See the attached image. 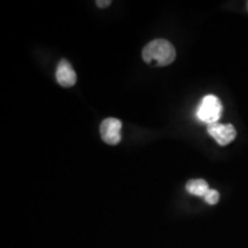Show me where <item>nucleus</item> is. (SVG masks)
<instances>
[{
  "label": "nucleus",
  "mask_w": 248,
  "mask_h": 248,
  "mask_svg": "<svg viewBox=\"0 0 248 248\" xmlns=\"http://www.w3.org/2000/svg\"><path fill=\"white\" fill-rule=\"evenodd\" d=\"M208 133L215 139L216 142L221 146H226L230 142H232L237 137V131H235L234 126L230 123H213L209 124Z\"/></svg>",
  "instance_id": "3"
},
{
  "label": "nucleus",
  "mask_w": 248,
  "mask_h": 248,
  "mask_svg": "<svg viewBox=\"0 0 248 248\" xmlns=\"http://www.w3.org/2000/svg\"><path fill=\"white\" fill-rule=\"evenodd\" d=\"M209 190L208 183L204 179H192L186 184V191L195 197H204Z\"/></svg>",
  "instance_id": "6"
},
{
  "label": "nucleus",
  "mask_w": 248,
  "mask_h": 248,
  "mask_svg": "<svg viewBox=\"0 0 248 248\" xmlns=\"http://www.w3.org/2000/svg\"><path fill=\"white\" fill-rule=\"evenodd\" d=\"M95 4H97L98 7L105 8V7H108V6H109L111 2L109 1V0H107V1H102V0H98V1L95 2Z\"/></svg>",
  "instance_id": "8"
},
{
  "label": "nucleus",
  "mask_w": 248,
  "mask_h": 248,
  "mask_svg": "<svg viewBox=\"0 0 248 248\" xmlns=\"http://www.w3.org/2000/svg\"><path fill=\"white\" fill-rule=\"evenodd\" d=\"M204 201L209 204H216L219 200V193L216 190H209L203 197Z\"/></svg>",
  "instance_id": "7"
},
{
  "label": "nucleus",
  "mask_w": 248,
  "mask_h": 248,
  "mask_svg": "<svg viewBox=\"0 0 248 248\" xmlns=\"http://www.w3.org/2000/svg\"><path fill=\"white\" fill-rule=\"evenodd\" d=\"M122 122L120 120L109 117L102 121L100 125L101 139L108 145H117L121 141Z\"/></svg>",
  "instance_id": "4"
},
{
  "label": "nucleus",
  "mask_w": 248,
  "mask_h": 248,
  "mask_svg": "<svg viewBox=\"0 0 248 248\" xmlns=\"http://www.w3.org/2000/svg\"><path fill=\"white\" fill-rule=\"evenodd\" d=\"M222 111L223 105L221 100L216 95L208 94L201 99L198 105L197 111H195V115L198 120L209 125V124L218 122V120L221 119Z\"/></svg>",
  "instance_id": "2"
},
{
  "label": "nucleus",
  "mask_w": 248,
  "mask_h": 248,
  "mask_svg": "<svg viewBox=\"0 0 248 248\" xmlns=\"http://www.w3.org/2000/svg\"><path fill=\"white\" fill-rule=\"evenodd\" d=\"M55 77H57V82L63 88H70V86L75 85L77 79L75 70L73 69L69 62L64 59L59 62Z\"/></svg>",
  "instance_id": "5"
},
{
  "label": "nucleus",
  "mask_w": 248,
  "mask_h": 248,
  "mask_svg": "<svg viewBox=\"0 0 248 248\" xmlns=\"http://www.w3.org/2000/svg\"><path fill=\"white\" fill-rule=\"evenodd\" d=\"M142 59L146 63L155 66H168L176 58V49L166 39H154L142 49Z\"/></svg>",
  "instance_id": "1"
}]
</instances>
